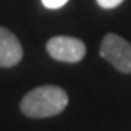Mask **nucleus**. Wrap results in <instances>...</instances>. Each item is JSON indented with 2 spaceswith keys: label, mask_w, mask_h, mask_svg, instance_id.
Segmentation results:
<instances>
[{
  "label": "nucleus",
  "mask_w": 131,
  "mask_h": 131,
  "mask_svg": "<svg viewBox=\"0 0 131 131\" xmlns=\"http://www.w3.org/2000/svg\"><path fill=\"white\" fill-rule=\"evenodd\" d=\"M124 0H97V4L102 9H116L117 5H121Z\"/></svg>",
  "instance_id": "obj_6"
},
{
  "label": "nucleus",
  "mask_w": 131,
  "mask_h": 131,
  "mask_svg": "<svg viewBox=\"0 0 131 131\" xmlns=\"http://www.w3.org/2000/svg\"><path fill=\"white\" fill-rule=\"evenodd\" d=\"M46 49L51 58L65 61V63H77L85 56V43L78 38L72 36H54L46 43Z\"/></svg>",
  "instance_id": "obj_3"
},
{
  "label": "nucleus",
  "mask_w": 131,
  "mask_h": 131,
  "mask_svg": "<svg viewBox=\"0 0 131 131\" xmlns=\"http://www.w3.org/2000/svg\"><path fill=\"white\" fill-rule=\"evenodd\" d=\"M101 56L117 72L131 73V43L114 32L104 36L101 43Z\"/></svg>",
  "instance_id": "obj_2"
},
{
  "label": "nucleus",
  "mask_w": 131,
  "mask_h": 131,
  "mask_svg": "<svg viewBox=\"0 0 131 131\" xmlns=\"http://www.w3.org/2000/svg\"><path fill=\"white\" fill-rule=\"evenodd\" d=\"M22 60V46L9 29L0 26V67H15Z\"/></svg>",
  "instance_id": "obj_4"
},
{
  "label": "nucleus",
  "mask_w": 131,
  "mask_h": 131,
  "mask_svg": "<svg viewBox=\"0 0 131 131\" xmlns=\"http://www.w3.org/2000/svg\"><path fill=\"white\" fill-rule=\"evenodd\" d=\"M68 106V94L58 85H41L27 92L20 101V111L27 117H51Z\"/></svg>",
  "instance_id": "obj_1"
},
{
  "label": "nucleus",
  "mask_w": 131,
  "mask_h": 131,
  "mask_svg": "<svg viewBox=\"0 0 131 131\" xmlns=\"http://www.w3.org/2000/svg\"><path fill=\"white\" fill-rule=\"evenodd\" d=\"M46 9H61L68 0H41Z\"/></svg>",
  "instance_id": "obj_5"
}]
</instances>
